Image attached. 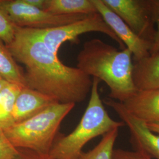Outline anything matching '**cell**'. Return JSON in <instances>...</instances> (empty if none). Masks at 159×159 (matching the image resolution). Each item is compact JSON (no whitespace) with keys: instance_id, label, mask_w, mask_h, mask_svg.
I'll return each mask as SVG.
<instances>
[{"instance_id":"obj_17","label":"cell","mask_w":159,"mask_h":159,"mask_svg":"<svg viewBox=\"0 0 159 159\" xmlns=\"http://www.w3.org/2000/svg\"><path fill=\"white\" fill-rule=\"evenodd\" d=\"M17 27L12 23L9 17L0 8V39L6 45L10 44L14 39Z\"/></svg>"},{"instance_id":"obj_16","label":"cell","mask_w":159,"mask_h":159,"mask_svg":"<svg viewBox=\"0 0 159 159\" xmlns=\"http://www.w3.org/2000/svg\"><path fill=\"white\" fill-rule=\"evenodd\" d=\"M118 134L119 129L107 133L95 148L87 152H83L79 159H112L114 146Z\"/></svg>"},{"instance_id":"obj_13","label":"cell","mask_w":159,"mask_h":159,"mask_svg":"<svg viewBox=\"0 0 159 159\" xmlns=\"http://www.w3.org/2000/svg\"><path fill=\"white\" fill-rule=\"evenodd\" d=\"M44 10L54 15H90L97 13L92 0H46Z\"/></svg>"},{"instance_id":"obj_9","label":"cell","mask_w":159,"mask_h":159,"mask_svg":"<svg viewBox=\"0 0 159 159\" xmlns=\"http://www.w3.org/2000/svg\"><path fill=\"white\" fill-rule=\"evenodd\" d=\"M97 12L113 30L120 40L132 53L135 61L150 55L152 43L134 33L115 12L108 8L102 0H92Z\"/></svg>"},{"instance_id":"obj_19","label":"cell","mask_w":159,"mask_h":159,"mask_svg":"<svg viewBox=\"0 0 159 159\" xmlns=\"http://www.w3.org/2000/svg\"><path fill=\"white\" fill-rule=\"evenodd\" d=\"M150 7L155 24L157 25L156 34L152 44L150 54L159 52V0H150Z\"/></svg>"},{"instance_id":"obj_4","label":"cell","mask_w":159,"mask_h":159,"mask_svg":"<svg viewBox=\"0 0 159 159\" xmlns=\"http://www.w3.org/2000/svg\"><path fill=\"white\" fill-rule=\"evenodd\" d=\"M74 106L73 103L55 102L34 117L3 131L15 148L48 154L62 121Z\"/></svg>"},{"instance_id":"obj_1","label":"cell","mask_w":159,"mask_h":159,"mask_svg":"<svg viewBox=\"0 0 159 159\" xmlns=\"http://www.w3.org/2000/svg\"><path fill=\"white\" fill-rule=\"evenodd\" d=\"M24 67L25 87L63 104L83 102L91 91V77L77 67L64 64L31 29L17 27L7 45Z\"/></svg>"},{"instance_id":"obj_23","label":"cell","mask_w":159,"mask_h":159,"mask_svg":"<svg viewBox=\"0 0 159 159\" xmlns=\"http://www.w3.org/2000/svg\"><path fill=\"white\" fill-rule=\"evenodd\" d=\"M148 128L154 133L159 134V122H152L146 123Z\"/></svg>"},{"instance_id":"obj_8","label":"cell","mask_w":159,"mask_h":159,"mask_svg":"<svg viewBox=\"0 0 159 159\" xmlns=\"http://www.w3.org/2000/svg\"><path fill=\"white\" fill-rule=\"evenodd\" d=\"M102 102L113 108L120 119L129 128L130 142L136 151L143 153L152 159H159V134L148 128L146 123L131 114L122 102L108 98Z\"/></svg>"},{"instance_id":"obj_3","label":"cell","mask_w":159,"mask_h":159,"mask_svg":"<svg viewBox=\"0 0 159 159\" xmlns=\"http://www.w3.org/2000/svg\"><path fill=\"white\" fill-rule=\"evenodd\" d=\"M100 81L93 79L90 100L79 124L68 135L58 134L48 153L51 159H79L89 142L125 125L122 121L112 119L104 108L98 93Z\"/></svg>"},{"instance_id":"obj_10","label":"cell","mask_w":159,"mask_h":159,"mask_svg":"<svg viewBox=\"0 0 159 159\" xmlns=\"http://www.w3.org/2000/svg\"><path fill=\"white\" fill-rule=\"evenodd\" d=\"M55 102H57L50 97L23 87L14 104L11 114L10 126L34 117Z\"/></svg>"},{"instance_id":"obj_5","label":"cell","mask_w":159,"mask_h":159,"mask_svg":"<svg viewBox=\"0 0 159 159\" xmlns=\"http://www.w3.org/2000/svg\"><path fill=\"white\" fill-rule=\"evenodd\" d=\"M31 30L51 51L57 55L58 51L64 43L70 41L78 43L80 35L90 32L106 34L119 44L120 50L125 48L124 44L98 12L89 15L79 21L55 28Z\"/></svg>"},{"instance_id":"obj_2","label":"cell","mask_w":159,"mask_h":159,"mask_svg":"<svg viewBox=\"0 0 159 159\" xmlns=\"http://www.w3.org/2000/svg\"><path fill=\"white\" fill-rule=\"evenodd\" d=\"M132 53L119 50L98 39L85 41L77 56V67L89 77L104 81L108 98L124 102L137 91L133 79Z\"/></svg>"},{"instance_id":"obj_18","label":"cell","mask_w":159,"mask_h":159,"mask_svg":"<svg viewBox=\"0 0 159 159\" xmlns=\"http://www.w3.org/2000/svg\"><path fill=\"white\" fill-rule=\"evenodd\" d=\"M18 154V149L15 148L0 129V159H14Z\"/></svg>"},{"instance_id":"obj_7","label":"cell","mask_w":159,"mask_h":159,"mask_svg":"<svg viewBox=\"0 0 159 159\" xmlns=\"http://www.w3.org/2000/svg\"><path fill=\"white\" fill-rule=\"evenodd\" d=\"M132 31L144 40L153 43L156 29L150 0H102Z\"/></svg>"},{"instance_id":"obj_12","label":"cell","mask_w":159,"mask_h":159,"mask_svg":"<svg viewBox=\"0 0 159 159\" xmlns=\"http://www.w3.org/2000/svg\"><path fill=\"white\" fill-rule=\"evenodd\" d=\"M133 79L137 90L159 89V52L133 63Z\"/></svg>"},{"instance_id":"obj_20","label":"cell","mask_w":159,"mask_h":159,"mask_svg":"<svg viewBox=\"0 0 159 159\" xmlns=\"http://www.w3.org/2000/svg\"><path fill=\"white\" fill-rule=\"evenodd\" d=\"M112 159H152L146 154L138 151L114 149Z\"/></svg>"},{"instance_id":"obj_15","label":"cell","mask_w":159,"mask_h":159,"mask_svg":"<svg viewBox=\"0 0 159 159\" xmlns=\"http://www.w3.org/2000/svg\"><path fill=\"white\" fill-rule=\"evenodd\" d=\"M23 87L8 83L0 91V129L3 130L11 125L12 110L17 96Z\"/></svg>"},{"instance_id":"obj_11","label":"cell","mask_w":159,"mask_h":159,"mask_svg":"<svg viewBox=\"0 0 159 159\" xmlns=\"http://www.w3.org/2000/svg\"><path fill=\"white\" fill-rule=\"evenodd\" d=\"M122 103L126 110L138 119L146 123L159 122V89L137 90Z\"/></svg>"},{"instance_id":"obj_21","label":"cell","mask_w":159,"mask_h":159,"mask_svg":"<svg viewBox=\"0 0 159 159\" xmlns=\"http://www.w3.org/2000/svg\"><path fill=\"white\" fill-rule=\"evenodd\" d=\"M18 154L14 159H51L48 154L37 153L26 148H18Z\"/></svg>"},{"instance_id":"obj_14","label":"cell","mask_w":159,"mask_h":159,"mask_svg":"<svg viewBox=\"0 0 159 159\" xmlns=\"http://www.w3.org/2000/svg\"><path fill=\"white\" fill-rule=\"evenodd\" d=\"M0 76L11 83L25 87L24 68L21 67L0 39Z\"/></svg>"},{"instance_id":"obj_24","label":"cell","mask_w":159,"mask_h":159,"mask_svg":"<svg viewBox=\"0 0 159 159\" xmlns=\"http://www.w3.org/2000/svg\"><path fill=\"white\" fill-rule=\"evenodd\" d=\"M9 82L3 79L1 76H0V91L6 86Z\"/></svg>"},{"instance_id":"obj_22","label":"cell","mask_w":159,"mask_h":159,"mask_svg":"<svg viewBox=\"0 0 159 159\" xmlns=\"http://www.w3.org/2000/svg\"><path fill=\"white\" fill-rule=\"evenodd\" d=\"M29 6L44 10L46 0H23Z\"/></svg>"},{"instance_id":"obj_6","label":"cell","mask_w":159,"mask_h":159,"mask_svg":"<svg viewBox=\"0 0 159 159\" xmlns=\"http://www.w3.org/2000/svg\"><path fill=\"white\" fill-rule=\"evenodd\" d=\"M0 8L17 27L32 30L55 28L79 21L89 16L54 15L29 6L23 0H0Z\"/></svg>"}]
</instances>
